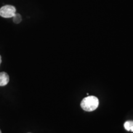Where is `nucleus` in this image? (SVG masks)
I'll return each mask as SVG.
<instances>
[{
  "label": "nucleus",
  "instance_id": "2",
  "mask_svg": "<svg viewBox=\"0 0 133 133\" xmlns=\"http://www.w3.org/2000/svg\"><path fill=\"white\" fill-rule=\"evenodd\" d=\"M16 9L11 5H6L0 8V16L4 18L13 17L16 14Z\"/></svg>",
  "mask_w": 133,
  "mask_h": 133
},
{
  "label": "nucleus",
  "instance_id": "5",
  "mask_svg": "<svg viewBox=\"0 0 133 133\" xmlns=\"http://www.w3.org/2000/svg\"><path fill=\"white\" fill-rule=\"evenodd\" d=\"M13 21L15 24H19L22 21V17L19 14H16L13 17Z\"/></svg>",
  "mask_w": 133,
  "mask_h": 133
},
{
  "label": "nucleus",
  "instance_id": "4",
  "mask_svg": "<svg viewBox=\"0 0 133 133\" xmlns=\"http://www.w3.org/2000/svg\"><path fill=\"white\" fill-rule=\"evenodd\" d=\"M124 127L127 131L133 132V121H127L124 123Z\"/></svg>",
  "mask_w": 133,
  "mask_h": 133
},
{
  "label": "nucleus",
  "instance_id": "1",
  "mask_svg": "<svg viewBox=\"0 0 133 133\" xmlns=\"http://www.w3.org/2000/svg\"><path fill=\"white\" fill-rule=\"evenodd\" d=\"M99 106V99L94 96H88L83 99L81 102V107L84 111L92 112L95 110Z\"/></svg>",
  "mask_w": 133,
  "mask_h": 133
},
{
  "label": "nucleus",
  "instance_id": "7",
  "mask_svg": "<svg viewBox=\"0 0 133 133\" xmlns=\"http://www.w3.org/2000/svg\"><path fill=\"white\" fill-rule=\"evenodd\" d=\"M0 133H1V130H0Z\"/></svg>",
  "mask_w": 133,
  "mask_h": 133
},
{
  "label": "nucleus",
  "instance_id": "6",
  "mask_svg": "<svg viewBox=\"0 0 133 133\" xmlns=\"http://www.w3.org/2000/svg\"><path fill=\"white\" fill-rule=\"evenodd\" d=\"M1 56H0V64H1Z\"/></svg>",
  "mask_w": 133,
  "mask_h": 133
},
{
  "label": "nucleus",
  "instance_id": "3",
  "mask_svg": "<svg viewBox=\"0 0 133 133\" xmlns=\"http://www.w3.org/2000/svg\"><path fill=\"white\" fill-rule=\"evenodd\" d=\"M9 81V76L6 72L0 73V86H6Z\"/></svg>",
  "mask_w": 133,
  "mask_h": 133
}]
</instances>
